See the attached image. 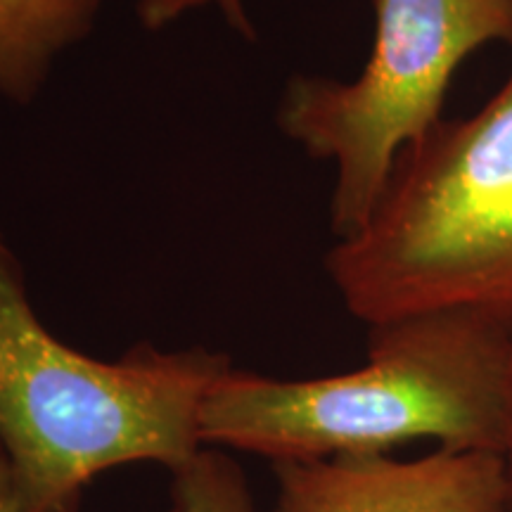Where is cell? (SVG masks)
<instances>
[{
	"label": "cell",
	"mask_w": 512,
	"mask_h": 512,
	"mask_svg": "<svg viewBox=\"0 0 512 512\" xmlns=\"http://www.w3.org/2000/svg\"><path fill=\"white\" fill-rule=\"evenodd\" d=\"M375 38L354 81L294 76L278 128L306 155L335 166L330 228L366 226L396 159L439 124L458 67L486 43L512 46V0H370Z\"/></svg>",
	"instance_id": "cell-4"
},
{
	"label": "cell",
	"mask_w": 512,
	"mask_h": 512,
	"mask_svg": "<svg viewBox=\"0 0 512 512\" xmlns=\"http://www.w3.org/2000/svg\"><path fill=\"white\" fill-rule=\"evenodd\" d=\"M498 456L503 463V477L505 489H508V505L512 512V351L508 370H505V384H503V415H501V448Z\"/></svg>",
	"instance_id": "cell-9"
},
{
	"label": "cell",
	"mask_w": 512,
	"mask_h": 512,
	"mask_svg": "<svg viewBox=\"0 0 512 512\" xmlns=\"http://www.w3.org/2000/svg\"><path fill=\"white\" fill-rule=\"evenodd\" d=\"M368 328L366 363L349 373L278 380L226 370L204 399L202 444L271 465L392 453L420 439L498 453L512 328L467 311Z\"/></svg>",
	"instance_id": "cell-1"
},
{
	"label": "cell",
	"mask_w": 512,
	"mask_h": 512,
	"mask_svg": "<svg viewBox=\"0 0 512 512\" xmlns=\"http://www.w3.org/2000/svg\"><path fill=\"white\" fill-rule=\"evenodd\" d=\"M105 0H0V95L29 107L60 57L93 34Z\"/></svg>",
	"instance_id": "cell-6"
},
{
	"label": "cell",
	"mask_w": 512,
	"mask_h": 512,
	"mask_svg": "<svg viewBox=\"0 0 512 512\" xmlns=\"http://www.w3.org/2000/svg\"><path fill=\"white\" fill-rule=\"evenodd\" d=\"M169 512H256L242 467L221 448L204 446L171 472Z\"/></svg>",
	"instance_id": "cell-7"
},
{
	"label": "cell",
	"mask_w": 512,
	"mask_h": 512,
	"mask_svg": "<svg viewBox=\"0 0 512 512\" xmlns=\"http://www.w3.org/2000/svg\"><path fill=\"white\" fill-rule=\"evenodd\" d=\"M230 358L140 342L102 361L55 337L31 304L27 271L0 230V460L17 512H79L121 465L169 472L202 451L200 415Z\"/></svg>",
	"instance_id": "cell-2"
},
{
	"label": "cell",
	"mask_w": 512,
	"mask_h": 512,
	"mask_svg": "<svg viewBox=\"0 0 512 512\" xmlns=\"http://www.w3.org/2000/svg\"><path fill=\"white\" fill-rule=\"evenodd\" d=\"M0 512H17L15 498L10 494V479L8 472H5L3 460H0Z\"/></svg>",
	"instance_id": "cell-10"
},
{
	"label": "cell",
	"mask_w": 512,
	"mask_h": 512,
	"mask_svg": "<svg viewBox=\"0 0 512 512\" xmlns=\"http://www.w3.org/2000/svg\"><path fill=\"white\" fill-rule=\"evenodd\" d=\"M271 512H510L501 456L434 448L273 463Z\"/></svg>",
	"instance_id": "cell-5"
},
{
	"label": "cell",
	"mask_w": 512,
	"mask_h": 512,
	"mask_svg": "<svg viewBox=\"0 0 512 512\" xmlns=\"http://www.w3.org/2000/svg\"><path fill=\"white\" fill-rule=\"evenodd\" d=\"M200 8L219 10L228 27L240 38H245V41L254 43L259 38L245 0H138L136 15L140 24H143V29L162 31L188 15V12Z\"/></svg>",
	"instance_id": "cell-8"
},
{
	"label": "cell",
	"mask_w": 512,
	"mask_h": 512,
	"mask_svg": "<svg viewBox=\"0 0 512 512\" xmlns=\"http://www.w3.org/2000/svg\"><path fill=\"white\" fill-rule=\"evenodd\" d=\"M325 271L368 325L467 311L512 328V72L482 110L401 152L368 223L335 242Z\"/></svg>",
	"instance_id": "cell-3"
}]
</instances>
